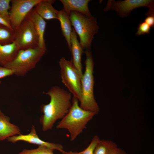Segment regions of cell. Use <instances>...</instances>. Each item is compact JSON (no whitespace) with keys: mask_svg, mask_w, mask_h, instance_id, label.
<instances>
[{"mask_svg":"<svg viewBox=\"0 0 154 154\" xmlns=\"http://www.w3.org/2000/svg\"><path fill=\"white\" fill-rule=\"evenodd\" d=\"M70 17L71 25L80 38L82 49H89L99 29L96 18L75 11L70 13Z\"/></svg>","mask_w":154,"mask_h":154,"instance_id":"cell-5","label":"cell"},{"mask_svg":"<svg viewBox=\"0 0 154 154\" xmlns=\"http://www.w3.org/2000/svg\"><path fill=\"white\" fill-rule=\"evenodd\" d=\"M1 82L0 81V84L1 83Z\"/></svg>","mask_w":154,"mask_h":154,"instance_id":"cell-28","label":"cell"},{"mask_svg":"<svg viewBox=\"0 0 154 154\" xmlns=\"http://www.w3.org/2000/svg\"><path fill=\"white\" fill-rule=\"evenodd\" d=\"M33 23L38 37V46L46 50L44 34L46 23L44 20L38 15L33 9L27 17Z\"/></svg>","mask_w":154,"mask_h":154,"instance_id":"cell-13","label":"cell"},{"mask_svg":"<svg viewBox=\"0 0 154 154\" xmlns=\"http://www.w3.org/2000/svg\"><path fill=\"white\" fill-rule=\"evenodd\" d=\"M85 69L81 80V94L80 106L82 109L98 114L99 108L95 99L94 93V62L91 52H85Z\"/></svg>","mask_w":154,"mask_h":154,"instance_id":"cell-3","label":"cell"},{"mask_svg":"<svg viewBox=\"0 0 154 154\" xmlns=\"http://www.w3.org/2000/svg\"><path fill=\"white\" fill-rule=\"evenodd\" d=\"M8 141L15 143L19 141H23L29 143L42 145L48 147L54 150H56L62 153L64 151L63 147L59 144L50 143L44 141L40 139L37 135L35 127H32L30 132L26 135L20 134L13 136L7 139Z\"/></svg>","mask_w":154,"mask_h":154,"instance_id":"cell-10","label":"cell"},{"mask_svg":"<svg viewBox=\"0 0 154 154\" xmlns=\"http://www.w3.org/2000/svg\"><path fill=\"white\" fill-rule=\"evenodd\" d=\"M54 1L41 0L35 6V10L37 13L44 19H57L58 11L52 6Z\"/></svg>","mask_w":154,"mask_h":154,"instance_id":"cell-15","label":"cell"},{"mask_svg":"<svg viewBox=\"0 0 154 154\" xmlns=\"http://www.w3.org/2000/svg\"><path fill=\"white\" fill-rule=\"evenodd\" d=\"M50 98V102L43 104L41 110L43 114L40 122L44 131L51 130L56 121L62 119L69 111L72 104V94L58 86H54L44 93Z\"/></svg>","mask_w":154,"mask_h":154,"instance_id":"cell-1","label":"cell"},{"mask_svg":"<svg viewBox=\"0 0 154 154\" xmlns=\"http://www.w3.org/2000/svg\"><path fill=\"white\" fill-rule=\"evenodd\" d=\"M15 31L12 28L0 25V44L5 45L14 41Z\"/></svg>","mask_w":154,"mask_h":154,"instance_id":"cell-19","label":"cell"},{"mask_svg":"<svg viewBox=\"0 0 154 154\" xmlns=\"http://www.w3.org/2000/svg\"><path fill=\"white\" fill-rule=\"evenodd\" d=\"M21 134L20 128L10 122V118L0 110V141Z\"/></svg>","mask_w":154,"mask_h":154,"instance_id":"cell-12","label":"cell"},{"mask_svg":"<svg viewBox=\"0 0 154 154\" xmlns=\"http://www.w3.org/2000/svg\"><path fill=\"white\" fill-rule=\"evenodd\" d=\"M11 0H0V14L9 16Z\"/></svg>","mask_w":154,"mask_h":154,"instance_id":"cell-23","label":"cell"},{"mask_svg":"<svg viewBox=\"0 0 154 154\" xmlns=\"http://www.w3.org/2000/svg\"><path fill=\"white\" fill-rule=\"evenodd\" d=\"M62 82L72 95L79 101L81 94V79L72 61L64 57L59 61Z\"/></svg>","mask_w":154,"mask_h":154,"instance_id":"cell-6","label":"cell"},{"mask_svg":"<svg viewBox=\"0 0 154 154\" xmlns=\"http://www.w3.org/2000/svg\"><path fill=\"white\" fill-rule=\"evenodd\" d=\"M41 0H12L9 17L13 29H16L33 8Z\"/></svg>","mask_w":154,"mask_h":154,"instance_id":"cell-9","label":"cell"},{"mask_svg":"<svg viewBox=\"0 0 154 154\" xmlns=\"http://www.w3.org/2000/svg\"><path fill=\"white\" fill-rule=\"evenodd\" d=\"M97 135L94 136L88 147L83 151L80 152H72L70 151L66 152L64 151L63 154H94L95 147L100 140Z\"/></svg>","mask_w":154,"mask_h":154,"instance_id":"cell-21","label":"cell"},{"mask_svg":"<svg viewBox=\"0 0 154 154\" xmlns=\"http://www.w3.org/2000/svg\"><path fill=\"white\" fill-rule=\"evenodd\" d=\"M154 1L150 0H125L115 1L108 0L104 9L107 11L111 9L115 11L121 17L127 16L134 9L145 7H148L147 15H154Z\"/></svg>","mask_w":154,"mask_h":154,"instance_id":"cell-7","label":"cell"},{"mask_svg":"<svg viewBox=\"0 0 154 154\" xmlns=\"http://www.w3.org/2000/svg\"><path fill=\"white\" fill-rule=\"evenodd\" d=\"M63 9L70 15L72 11L77 12L88 17L92 16L88 7L90 0H60Z\"/></svg>","mask_w":154,"mask_h":154,"instance_id":"cell-14","label":"cell"},{"mask_svg":"<svg viewBox=\"0 0 154 154\" xmlns=\"http://www.w3.org/2000/svg\"><path fill=\"white\" fill-rule=\"evenodd\" d=\"M13 74L12 70L0 65V79Z\"/></svg>","mask_w":154,"mask_h":154,"instance_id":"cell-25","label":"cell"},{"mask_svg":"<svg viewBox=\"0 0 154 154\" xmlns=\"http://www.w3.org/2000/svg\"><path fill=\"white\" fill-rule=\"evenodd\" d=\"M46 50L38 46L19 50L14 58L4 67L12 70L17 76H24L35 68Z\"/></svg>","mask_w":154,"mask_h":154,"instance_id":"cell-4","label":"cell"},{"mask_svg":"<svg viewBox=\"0 0 154 154\" xmlns=\"http://www.w3.org/2000/svg\"><path fill=\"white\" fill-rule=\"evenodd\" d=\"M57 19L60 23L61 30L70 51L71 48V36L72 31L70 15L64 9L58 11Z\"/></svg>","mask_w":154,"mask_h":154,"instance_id":"cell-16","label":"cell"},{"mask_svg":"<svg viewBox=\"0 0 154 154\" xmlns=\"http://www.w3.org/2000/svg\"><path fill=\"white\" fill-rule=\"evenodd\" d=\"M15 30L14 41L20 50L38 46V35L33 23L27 17Z\"/></svg>","mask_w":154,"mask_h":154,"instance_id":"cell-8","label":"cell"},{"mask_svg":"<svg viewBox=\"0 0 154 154\" xmlns=\"http://www.w3.org/2000/svg\"><path fill=\"white\" fill-rule=\"evenodd\" d=\"M0 25L12 28L9 16L1 14H0Z\"/></svg>","mask_w":154,"mask_h":154,"instance_id":"cell-24","label":"cell"},{"mask_svg":"<svg viewBox=\"0 0 154 154\" xmlns=\"http://www.w3.org/2000/svg\"><path fill=\"white\" fill-rule=\"evenodd\" d=\"M19 50L14 41L8 44H0V65L4 66L12 60Z\"/></svg>","mask_w":154,"mask_h":154,"instance_id":"cell-17","label":"cell"},{"mask_svg":"<svg viewBox=\"0 0 154 154\" xmlns=\"http://www.w3.org/2000/svg\"><path fill=\"white\" fill-rule=\"evenodd\" d=\"M71 48L72 57V61L73 64L78 71L82 80L83 73L81 58L83 49L78 40L76 34L73 29L71 36Z\"/></svg>","mask_w":154,"mask_h":154,"instance_id":"cell-11","label":"cell"},{"mask_svg":"<svg viewBox=\"0 0 154 154\" xmlns=\"http://www.w3.org/2000/svg\"><path fill=\"white\" fill-rule=\"evenodd\" d=\"M54 150L48 147L39 145L36 148L29 149H24L18 154H54Z\"/></svg>","mask_w":154,"mask_h":154,"instance_id":"cell-20","label":"cell"},{"mask_svg":"<svg viewBox=\"0 0 154 154\" xmlns=\"http://www.w3.org/2000/svg\"><path fill=\"white\" fill-rule=\"evenodd\" d=\"M151 27L143 21L140 23L137 29L136 34L138 36L149 34L150 33Z\"/></svg>","mask_w":154,"mask_h":154,"instance_id":"cell-22","label":"cell"},{"mask_svg":"<svg viewBox=\"0 0 154 154\" xmlns=\"http://www.w3.org/2000/svg\"><path fill=\"white\" fill-rule=\"evenodd\" d=\"M78 100L72 97L71 107L66 116L57 125V128L67 130L70 133L71 141H73L86 128L88 122L96 114L84 110L78 104Z\"/></svg>","mask_w":154,"mask_h":154,"instance_id":"cell-2","label":"cell"},{"mask_svg":"<svg viewBox=\"0 0 154 154\" xmlns=\"http://www.w3.org/2000/svg\"><path fill=\"white\" fill-rule=\"evenodd\" d=\"M112 154H128L123 149L117 147L114 151Z\"/></svg>","mask_w":154,"mask_h":154,"instance_id":"cell-27","label":"cell"},{"mask_svg":"<svg viewBox=\"0 0 154 154\" xmlns=\"http://www.w3.org/2000/svg\"><path fill=\"white\" fill-rule=\"evenodd\" d=\"M117 147L112 141L100 139L95 147L94 154H112Z\"/></svg>","mask_w":154,"mask_h":154,"instance_id":"cell-18","label":"cell"},{"mask_svg":"<svg viewBox=\"0 0 154 154\" xmlns=\"http://www.w3.org/2000/svg\"><path fill=\"white\" fill-rule=\"evenodd\" d=\"M144 22L149 25L151 28H154V16H147V17L144 19Z\"/></svg>","mask_w":154,"mask_h":154,"instance_id":"cell-26","label":"cell"}]
</instances>
